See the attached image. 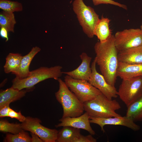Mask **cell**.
<instances>
[{
    "label": "cell",
    "instance_id": "5b68a950",
    "mask_svg": "<svg viewBox=\"0 0 142 142\" xmlns=\"http://www.w3.org/2000/svg\"><path fill=\"white\" fill-rule=\"evenodd\" d=\"M73 9L83 31L87 36L93 38L95 27L100 19L94 9L87 6L83 0H74Z\"/></svg>",
    "mask_w": 142,
    "mask_h": 142
},
{
    "label": "cell",
    "instance_id": "8992f818",
    "mask_svg": "<svg viewBox=\"0 0 142 142\" xmlns=\"http://www.w3.org/2000/svg\"><path fill=\"white\" fill-rule=\"evenodd\" d=\"M64 80L70 90L83 103L102 94L88 81L74 79L67 75L65 77Z\"/></svg>",
    "mask_w": 142,
    "mask_h": 142
},
{
    "label": "cell",
    "instance_id": "ffe728a7",
    "mask_svg": "<svg viewBox=\"0 0 142 142\" xmlns=\"http://www.w3.org/2000/svg\"><path fill=\"white\" fill-rule=\"evenodd\" d=\"M23 56L18 53H10L6 58V63L4 66L6 73L15 72L19 68Z\"/></svg>",
    "mask_w": 142,
    "mask_h": 142
},
{
    "label": "cell",
    "instance_id": "277c9868",
    "mask_svg": "<svg viewBox=\"0 0 142 142\" xmlns=\"http://www.w3.org/2000/svg\"><path fill=\"white\" fill-rule=\"evenodd\" d=\"M57 80L59 87L55 95L63 109L62 118L75 117L81 115L84 111L83 103L69 89L64 82L60 78Z\"/></svg>",
    "mask_w": 142,
    "mask_h": 142
},
{
    "label": "cell",
    "instance_id": "d4e9b609",
    "mask_svg": "<svg viewBox=\"0 0 142 142\" xmlns=\"http://www.w3.org/2000/svg\"><path fill=\"white\" fill-rule=\"evenodd\" d=\"M5 142H31V138L29 134L23 130L19 133L6 135Z\"/></svg>",
    "mask_w": 142,
    "mask_h": 142
},
{
    "label": "cell",
    "instance_id": "30bf717a",
    "mask_svg": "<svg viewBox=\"0 0 142 142\" xmlns=\"http://www.w3.org/2000/svg\"><path fill=\"white\" fill-rule=\"evenodd\" d=\"M96 64L94 59L91 65L92 73L88 82L109 99L116 98L117 91L115 86L108 83L104 76L98 72Z\"/></svg>",
    "mask_w": 142,
    "mask_h": 142
},
{
    "label": "cell",
    "instance_id": "7a4b0ae2",
    "mask_svg": "<svg viewBox=\"0 0 142 142\" xmlns=\"http://www.w3.org/2000/svg\"><path fill=\"white\" fill-rule=\"evenodd\" d=\"M62 67L56 65L50 68L42 67L31 71L29 76L26 78H19L16 77L12 81V87L21 90L24 89L32 88L38 83L46 79L53 78L57 80L63 74Z\"/></svg>",
    "mask_w": 142,
    "mask_h": 142
},
{
    "label": "cell",
    "instance_id": "f546056e",
    "mask_svg": "<svg viewBox=\"0 0 142 142\" xmlns=\"http://www.w3.org/2000/svg\"><path fill=\"white\" fill-rule=\"evenodd\" d=\"M0 35L3 38L6 39V42L9 39L8 32L7 30L3 27H0Z\"/></svg>",
    "mask_w": 142,
    "mask_h": 142
},
{
    "label": "cell",
    "instance_id": "603a6c76",
    "mask_svg": "<svg viewBox=\"0 0 142 142\" xmlns=\"http://www.w3.org/2000/svg\"><path fill=\"white\" fill-rule=\"evenodd\" d=\"M23 130L21 124L10 123L6 120H0V131L1 132L15 134Z\"/></svg>",
    "mask_w": 142,
    "mask_h": 142
},
{
    "label": "cell",
    "instance_id": "9c48e42d",
    "mask_svg": "<svg viewBox=\"0 0 142 142\" xmlns=\"http://www.w3.org/2000/svg\"><path fill=\"white\" fill-rule=\"evenodd\" d=\"M41 120L37 118L28 116L21 124L24 131H28L37 135L44 142H55L58 131L42 125Z\"/></svg>",
    "mask_w": 142,
    "mask_h": 142
},
{
    "label": "cell",
    "instance_id": "3957f363",
    "mask_svg": "<svg viewBox=\"0 0 142 142\" xmlns=\"http://www.w3.org/2000/svg\"><path fill=\"white\" fill-rule=\"evenodd\" d=\"M84 111L90 117L108 118L121 116L116 111L121 106L115 100L110 99L102 93L83 103Z\"/></svg>",
    "mask_w": 142,
    "mask_h": 142
},
{
    "label": "cell",
    "instance_id": "e0dca14e",
    "mask_svg": "<svg viewBox=\"0 0 142 142\" xmlns=\"http://www.w3.org/2000/svg\"><path fill=\"white\" fill-rule=\"evenodd\" d=\"M26 92V90H19L12 87L1 90L0 93V108L20 99L25 96Z\"/></svg>",
    "mask_w": 142,
    "mask_h": 142
},
{
    "label": "cell",
    "instance_id": "4dcf8cb0",
    "mask_svg": "<svg viewBox=\"0 0 142 142\" xmlns=\"http://www.w3.org/2000/svg\"><path fill=\"white\" fill-rule=\"evenodd\" d=\"M31 142H43L42 139L37 135L32 133H31Z\"/></svg>",
    "mask_w": 142,
    "mask_h": 142
},
{
    "label": "cell",
    "instance_id": "52a82bcc",
    "mask_svg": "<svg viewBox=\"0 0 142 142\" xmlns=\"http://www.w3.org/2000/svg\"><path fill=\"white\" fill-rule=\"evenodd\" d=\"M117 95L128 106L142 95V76L123 79Z\"/></svg>",
    "mask_w": 142,
    "mask_h": 142
},
{
    "label": "cell",
    "instance_id": "44dd1931",
    "mask_svg": "<svg viewBox=\"0 0 142 142\" xmlns=\"http://www.w3.org/2000/svg\"><path fill=\"white\" fill-rule=\"evenodd\" d=\"M127 107L126 116L134 122L142 121V95Z\"/></svg>",
    "mask_w": 142,
    "mask_h": 142
},
{
    "label": "cell",
    "instance_id": "5bb4252c",
    "mask_svg": "<svg viewBox=\"0 0 142 142\" xmlns=\"http://www.w3.org/2000/svg\"><path fill=\"white\" fill-rule=\"evenodd\" d=\"M117 76L122 80L142 76V64H130L119 62Z\"/></svg>",
    "mask_w": 142,
    "mask_h": 142
},
{
    "label": "cell",
    "instance_id": "7c38bea8",
    "mask_svg": "<svg viewBox=\"0 0 142 142\" xmlns=\"http://www.w3.org/2000/svg\"><path fill=\"white\" fill-rule=\"evenodd\" d=\"M90 116L86 112L81 115L76 117L62 118L59 120L60 123L56 125L55 126L58 127L68 126L82 129L88 131L90 134L94 135L95 132L90 125Z\"/></svg>",
    "mask_w": 142,
    "mask_h": 142
},
{
    "label": "cell",
    "instance_id": "83f0119b",
    "mask_svg": "<svg viewBox=\"0 0 142 142\" xmlns=\"http://www.w3.org/2000/svg\"><path fill=\"white\" fill-rule=\"evenodd\" d=\"M8 116L15 118L22 123L24 122L26 118V117L22 114L20 111L16 112L11 108L9 111Z\"/></svg>",
    "mask_w": 142,
    "mask_h": 142
},
{
    "label": "cell",
    "instance_id": "2e32d148",
    "mask_svg": "<svg viewBox=\"0 0 142 142\" xmlns=\"http://www.w3.org/2000/svg\"><path fill=\"white\" fill-rule=\"evenodd\" d=\"M40 50V48L38 47H33L28 54L23 56L19 68L13 74L15 75L16 77L19 78H24L29 76L31 71L29 70V67L31 62Z\"/></svg>",
    "mask_w": 142,
    "mask_h": 142
},
{
    "label": "cell",
    "instance_id": "4316f807",
    "mask_svg": "<svg viewBox=\"0 0 142 142\" xmlns=\"http://www.w3.org/2000/svg\"><path fill=\"white\" fill-rule=\"evenodd\" d=\"M91 134L84 136L80 134L73 141V142H96L97 139L93 138Z\"/></svg>",
    "mask_w": 142,
    "mask_h": 142
},
{
    "label": "cell",
    "instance_id": "d6986e66",
    "mask_svg": "<svg viewBox=\"0 0 142 142\" xmlns=\"http://www.w3.org/2000/svg\"><path fill=\"white\" fill-rule=\"evenodd\" d=\"M80 134V129L70 126H63L58 132L56 142H73Z\"/></svg>",
    "mask_w": 142,
    "mask_h": 142
},
{
    "label": "cell",
    "instance_id": "7402d4cb",
    "mask_svg": "<svg viewBox=\"0 0 142 142\" xmlns=\"http://www.w3.org/2000/svg\"><path fill=\"white\" fill-rule=\"evenodd\" d=\"M16 22L13 13L3 11L0 13V27L6 29L8 32H14Z\"/></svg>",
    "mask_w": 142,
    "mask_h": 142
},
{
    "label": "cell",
    "instance_id": "6da1fadb",
    "mask_svg": "<svg viewBox=\"0 0 142 142\" xmlns=\"http://www.w3.org/2000/svg\"><path fill=\"white\" fill-rule=\"evenodd\" d=\"M94 49L96 54L94 59L102 75L108 83L115 86L119 62L114 36L112 35L104 42H97Z\"/></svg>",
    "mask_w": 142,
    "mask_h": 142
},
{
    "label": "cell",
    "instance_id": "484cf974",
    "mask_svg": "<svg viewBox=\"0 0 142 142\" xmlns=\"http://www.w3.org/2000/svg\"><path fill=\"white\" fill-rule=\"evenodd\" d=\"M94 6H97L101 4H110L118 6L126 10L127 6L113 0H92Z\"/></svg>",
    "mask_w": 142,
    "mask_h": 142
},
{
    "label": "cell",
    "instance_id": "1f68e13d",
    "mask_svg": "<svg viewBox=\"0 0 142 142\" xmlns=\"http://www.w3.org/2000/svg\"><path fill=\"white\" fill-rule=\"evenodd\" d=\"M140 29H141V30L142 32V22L141 23V24L140 26Z\"/></svg>",
    "mask_w": 142,
    "mask_h": 142
},
{
    "label": "cell",
    "instance_id": "4fadbf2b",
    "mask_svg": "<svg viewBox=\"0 0 142 142\" xmlns=\"http://www.w3.org/2000/svg\"><path fill=\"white\" fill-rule=\"evenodd\" d=\"M79 57L82 62L78 67L70 71L63 72V73L74 79L88 81L92 73L90 66L92 58L85 52L82 53Z\"/></svg>",
    "mask_w": 142,
    "mask_h": 142
},
{
    "label": "cell",
    "instance_id": "8fae6325",
    "mask_svg": "<svg viewBox=\"0 0 142 142\" xmlns=\"http://www.w3.org/2000/svg\"><path fill=\"white\" fill-rule=\"evenodd\" d=\"M89 121L90 123L99 125L101 128L102 131L103 132H105L104 127L106 125L123 126L134 131H138L140 128L139 126L135 124L131 118L126 116L108 118L90 117Z\"/></svg>",
    "mask_w": 142,
    "mask_h": 142
},
{
    "label": "cell",
    "instance_id": "cb8c5ba5",
    "mask_svg": "<svg viewBox=\"0 0 142 142\" xmlns=\"http://www.w3.org/2000/svg\"><path fill=\"white\" fill-rule=\"evenodd\" d=\"M0 8L3 11L13 13L22 10V4L17 1L9 0H0Z\"/></svg>",
    "mask_w": 142,
    "mask_h": 142
},
{
    "label": "cell",
    "instance_id": "f1b7e54d",
    "mask_svg": "<svg viewBox=\"0 0 142 142\" xmlns=\"http://www.w3.org/2000/svg\"><path fill=\"white\" fill-rule=\"evenodd\" d=\"M11 108L9 104H8L0 108V117L2 118L8 116L9 111Z\"/></svg>",
    "mask_w": 142,
    "mask_h": 142
},
{
    "label": "cell",
    "instance_id": "ba28073f",
    "mask_svg": "<svg viewBox=\"0 0 142 142\" xmlns=\"http://www.w3.org/2000/svg\"><path fill=\"white\" fill-rule=\"evenodd\" d=\"M114 36L118 52L142 45V32L140 28H130L118 31Z\"/></svg>",
    "mask_w": 142,
    "mask_h": 142
},
{
    "label": "cell",
    "instance_id": "9a60e30c",
    "mask_svg": "<svg viewBox=\"0 0 142 142\" xmlns=\"http://www.w3.org/2000/svg\"><path fill=\"white\" fill-rule=\"evenodd\" d=\"M119 62L130 64H142V45L119 52Z\"/></svg>",
    "mask_w": 142,
    "mask_h": 142
},
{
    "label": "cell",
    "instance_id": "ac0fdd59",
    "mask_svg": "<svg viewBox=\"0 0 142 142\" xmlns=\"http://www.w3.org/2000/svg\"><path fill=\"white\" fill-rule=\"evenodd\" d=\"M110 22L109 18L102 16L95 27L94 35L97 37L100 42L105 41L112 35L109 26Z\"/></svg>",
    "mask_w": 142,
    "mask_h": 142
}]
</instances>
